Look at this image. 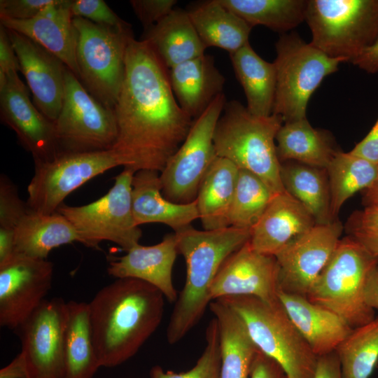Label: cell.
<instances>
[{
    "label": "cell",
    "instance_id": "obj_3",
    "mask_svg": "<svg viewBox=\"0 0 378 378\" xmlns=\"http://www.w3.org/2000/svg\"><path fill=\"white\" fill-rule=\"evenodd\" d=\"M174 234L178 253L186 261V279L166 330L170 344L181 340L201 320L211 302L210 288L220 267L250 239L251 229L199 230L191 225Z\"/></svg>",
    "mask_w": 378,
    "mask_h": 378
},
{
    "label": "cell",
    "instance_id": "obj_49",
    "mask_svg": "<svg viewBox=\"0 0 378 378\" xmlns=\"http://www.w3.org/2000/svg\"><path fill=\"white\" fill-rule=\"evenodd\" d=\"M351 63L369 74L377 73L378 38L371 46L363 50Z\"/></svg>",
    "mask_w": 378,
    "mask_h": 378
},
{
    "label": "cell",
    "instance_id": "obj_8",
    "mask_svg": "<svg viewBox=\"0 0 378 378\" xmlns=\"http://www.w3.org/2000/svg\"><path fill=\"white\" fill-rule=\"evenodd\" d=\"M275 48L276 85L272 113L284 122L307 118L311 96L343 61L328 57L295 32L282 34Z\"/></svg>",
    "mask_w": 378,
    "mask_h": 378
},
{
    "label": "cell",
    "instance_id": "obj_13",
    "mask_svg": "<svg viewBox=\"0 0 378 378\" xmlns=\"http://www.w3.org/2000/svg\"><path fill=\"white\" fill-rule=\"evenodd\" d=\"M121 166L113 150L59 154L50 161L34 162L27 204L44 215L57 211L73 191L97 176Z\"/></svg>",
    "mask_w": 378,
    "mask_h": 378
},
{
    "label": "cell",
    "instance_id": "obj_53",
    "mask_svg": "<svg viewBox=\"0 0 378 378\" xmlns=\"http://www.w3.org/2000/svg\"><path fill=\"white\" fill-rule=\"evenodd\" d=\"M351 236L372 254L378 256V233L358 229H350Z\"/></svg>",
    "mask_w": 378,
    "mask_h": 378
},
{
    "label": "cell",
    "instance_id": "obj_17",
    "mask_svg": "<svg viewBox=\"0 0 378 378\" xmlns=\"http://www.w3.org/2000/svg\"><path fill=\"white\" fill-rule=\"evenodd\" d=\"M0 118L15 132L34 162L50 161L58 155L55 122L31 102L28 89L16 71L0 79Z\"/></svg>",
    "mask_w": 378,
    "mask_h": 378
},
{
    "label": "cell",
    "instance_id": "obj_51",
    "mask_svg": "<svg viewBox=\"0 0 378 378\" xmlns=\"http://www.w3.org/2000/svg\"><path fill=\"white\" fill-rule=\"evenodd\" d=\"M15 230L0 227V264L15 254Z\"/></svg>",
    "mask_w": 378,
    "mask_h": 378
},
{
    "label": "cell",
    "instance_id": "obj_37",
    "mask_svg": "<svg viewBox=\"0 0 378 378\" xmlns=\"http://www.w3.org/2000/svg\"><path fill=\"white\" fill-rule=\"evenodd\" d=\"M335 353L342 378H370L378 363V317L353 328Z\"/></svg>",
    "mask_w": 378,
    "mask_h": 378
},
{
    "label": "cell",
    "instance_id": "obj_30",
    "mask_svg": "<svg viewBox=\"0 0 378 378\" xmlns=\"http://www.w3.org/2000/svg\"><path fill=\"white\" fill-rule=\"evenodd\" d=\"M99 368L91 334L89 304L69 301L62 378H92Z\"/></svg>",
    "mask_w": 378,
    "mask_h": 378
},
{
    "label": "cell",
    "instance_id": "obj_27",
    "mask_svg": "<svg viewBox=\"0 0 378 378\" xmlns=\"http://www.w3.org/2000/svg\"><path fill=\"white\" fill-rule=\"evenodd\" d=\"M209 309L219 331L220 378H250L254 358L259 351L241 318L220 300Z\"/></svg>",
    "mask_w": 378,
    "mask_h": 378
},
{
    "label": "cell",
    "instance_id": "obj_9",
    "mask_svg": "<svg viewBox=\"0 0 378 378\" xmlns=\"http://www.w3.org/2000/svg\"><path fill=\"white\" fill-rule=\"evenodd\" d=\"M79 80L100 103L113 109L123 83L131 28L116 29L73 18Z\"/></svg>",
    "mask_w": 378,
    "mask_h": 378
},
{
    "label": "cell",
    "instance_id": "obj_35",
    "mask_svg": "<svg viewBox=\"0 0 378 378\" xmlns=\"http://www.w3.org/2000/svg\"><path fill=\"white\" fill-rule=\"evenodd\" d=\"M333 220L344 203L360 190L368 188L378 174V164L363 158L339 150L326 169Z\"/></svg>",
    "mask_w": 378,
    "mask_h": 378
},
{
    "label": "cell",
    "instance_id": "obj_36",
    "mask_svg": "<svg viewBox=\"0 0 378 378\" xmlns=\"http://www.w3.org/2000/svg\"><path fill=\"white\" fill-rule=\"evenodd\" d=\"M251 27L262 25L284 34L306 19V0H220Z\"/></svg>",
    "mask_w": 378,
    "mask_h": 378
},
{
    "label": "cell",
    "instance_id": "obj_55",
    "mask_svg": "<svg viewBox=\"0 0 378 378\" xmlns=\"http://www.w3.org/2000/svg\"><path fill=\"white\" fill-rule=\"evenodd\" d=\"M376 368H378V363H377V367H376Z\"/></svg>",
    "mask_w": 378,
    "mask_h": 378
},
{
    "label": "cell",
    "instance_id": "obj_39",
    "mask_svg": "<svg viewBox=\"0 0 378 378\" xmlns=\"http://www.w3.org/2000/svg\"><path fill=\"white\" fill-rule=\"evenodd\" d=\"M206 344L195 365L187 372L164 371L156 365L150 371V378H220L219 331L216 319L209 323L205 332Z\"/></svg>",
    "mask_w": 378,
    "mask_h": 378
},
{
    "label": "cell",
    "instance_id": "obj_5",
    "mask_svg": "<svg viewBox=\"0 0 378 378\" xmlns=\"http://www.w3.org/2000/svg\"><path fill=\"white\" fill-rule=\"evenodd\" d=\"M242 320L258 349L276 361L288 378H313L318 356L295 326L279 300L248 295L219 299Z\"/></svg>",
    "mask_w": 378,
    "mask_h": 378
},
{
    "label": "cell",
    "instance_id": "obj_21",
    "mask_svg": "<svg viewBox=\"0 0 378 378\" xmlns=\"http://www.w3.org/2000/svg\"><path fill=\"white\" fill-rule=\"evenodd\" d=\"M178 253L175 234H166L152 246L138 244L126 254L109 262L108 274L115 279L133 278L158 288L170 302L178 298L172 271Z\"/></svg>",
    "mask_w": 378,
    "mask_h": 378
},
{
    "label": "cell",
    "instance_id": "obj_38",
    "mask_svg": "<svg viewBox=\"0 0 378 378\" xmlns=\"http://www.w3.org/2000/svg\"><path fill=\"white\" fill-rule=\"evenodd\" d=\"M274 195L255 174L239 169L230 211V226L252 229Z\"/></svg>",
    "mask_w": 378,
    "mask_h": 378
},
{
    "label": "cell",
    "instance_id": "obj_23",
    "mask_svg": "<svg viewBox=\"0 0 378 378\" xmlns=\"http://www.w3.org/2000/svg\"><path fill=\"white\" fill-rule=\"evenodd\" d=\"M279 300L317 356L335 351L353 330L340 316L307 297L279 290Z\"/></svg>",
    "mask_w": 378,
    "mask_h": 378
},
{
    "label": "cell",
    "instance_id": "obj_14",
    "mask_svg": "<svg viewBox=\"0 0 378 378\" xmlns=\"http://www.w3.org/2000/svg\"><path fill=\"white\" fill-rule=\"evenodd\" d=\"M342 230L338 220L316 225L279 251L274 255L279 290L306 297L332 255Z\"/></svg>",
    "mask_w": 378,
    "mask_h": 378
},
{
    "label": "cell",
    "instance_id": "obj_41",
    "mask_svg": "<svg viewBox=\"0 0 378 378\" xmlns=\"http://www.w3.org/2000/svg\"><path fill=\"white\" fill-rule=\"evenodd\" d=\"M69 8L74 18H83L103 27L131 28L103 0H71Z\"/></svg>",
    "mask_w": 378,
    "mask_h": 378
},
{
    "label": "cell",
    "instance_id": "obj_52",
    "mask_svg": "<svg viewBox=\"0 0 378 378\" xmlns=\"http://www.w3.org/2000/svg\"><path fill=\"white\" fill-rule=\"evenodd\" d=\"M365 300L367 304L378 310V265L370 274L365 289Z\"/></svg>",
    "mask_w": 378,
    "mask_h": 378
},
{
    "label": "cell",
    "instance_id": "obj_29",
    "mask_svg": "<svg viewBox=\"0 0 378 378\" xmlns=\"http://www.w3.org/2000/svg\"><path fill=\"white\" fill-rule=\"evenodd\" d=\"M239 170L230 160L217 156L207 171L196 197L204 230L230 226L229 215Z\"/></svg>",
    "mask_w": 378,
    "mask_h": 378
},
{
    "label": "cell",
    "instance_id": "obj_42",
    "mask_svg": "<svg viewBox=\"0 0 378 378\" xmlns=\"http://www.w3.org/2000/svg\"><path fill=\"white\" fill-rule=\"evenodd\" d=\"M176 0H132L130 4L144 29L154 26L174 8Z\"/></svg>",
    "mask_w": 378,
    "mask_h": 378
},
{
    "label": "cell",
    "instance_id": "obj_12",
    "mask_svg": "<svg viewBox=\"0 0 378 378\" xmlns=\"http://www.w3.org/2000/svg\"><path fill=\"white\" fill-rule=\"evenodd\" d=\"M225 102L224 94H219L193 120L185 140L160 173L162 192L167 200L178 204L196 200L200 184L217 157L214 134Z\"/></svg>",
    "mask_w": 378,
    "mask_h": 378
},
{
    "label": "cell",
    "instance_id": "obj_24",
    "mask_svg": "<svg viewBox=\"0 0 378 378\" xmlns=\"http://www.w3.org/2000/svg\"><path fill=\"white\" fill-rule=\"evenodd\" d=\"M132 206L136 224L162 223L174 232L191 226L199 218L196 200L178 204L167 200L162 192L160 172L140 170L132 180Z\"/></svg>",
    "mask_w": 378,
    "mask_h": 378
},
{
    "label": "cell",
    "instance_id": "obj_15",
    "mask_svg": "<svg viewBox=\"0 0 378 378\" xmlns=\"http://www.w3.org/2000/svg\"><path fill=\"white\" fill-rule=\"evenodd\" d=\"M54 267L47 259L16 253L0 264V326L16 330L43 302Z\"/></svg>",
    "mask_w": 378,
    "mask_h": 378
},
{
    "label": "cell",
    "instance_id": "obj_2",
    "mask_svg": "<svg viewBox=\"0 0 378 378\" xmlns=\"http://www.w3.org/2000/svg\"><path fill=\"white\" fill-rule=\"evenodd\" d=\"M164 295L133 278L116 279L89 304L94 347L100 367L113 368L134 356L161 323Z\"/></svg>",
    "mask_w": 378,
    "mask_h": 378
},
{
    "label": "cell",
    "instance_id": "obj_22",
    "mask_svg": "<svg viewBox=\"0 0 378 378\" xmlns=\"http://www.w3.org/2000/svg\"><path fill=\"white\" fill-rule=\"evenodd\" d=\"M316 225L308 210L285 191L273 197L251 229L248 242L255 251L274 256L293 239Z\"/></svg>",
    "mask_w": 378,
    "mask_h": 378
},
{
    "label": "cell",
    "instance_id": "obj_25",
    "mask_svg": "<svg viewBox=\"0 0 378 378\" xmlns=\"http://www.w3.org/2000/svg\"><path fill=\"white\" fill-rule=\"evenodd\" d=\"M169 76L178 104L193 120L223 93L225 78L210 55L204 54L169 69Z\"/></svg>",
    "mask_w": 378,
    "mask_h": 378
},
{
    "label": "cell",
    "instance_id": "obj_20",
    "mask_svg": "<svg viewBox=\"0 0 378 378\" xmlns=\"http://www.w3.org/2000/svg\"><path fill=\"white\" fill-rule=\"evenodd\" d=\"M71 0H55L36 17L18 20L0 16V24L37 43L59 58L79 79L77 35L70 10Z\"/></svg>",
    "mask_w": 378,
    "mask_h": 378
},
{
    "label": "cell",
    "instance_id": "obj_18",
    "mask_svg": "<svg viewBox=\"0 0 378 378\" xmlns=\"http://www.w3.org/2000/svg\"><path fill=\"white\" fill-rule=\"evenodd\" d=\"M248 241L222 264L210 288L211 301L235 295L254 296L269 302L279 300L275 256L255 251Z\"/></svg>",
    "mask_w": 378,
    "mask_h": 378
},
{
    "label": "cell",
    "instance_id": "obj_7",
    "mask_svg": "<svg viewBox=\"0 0 378 378\" xmlns=\"http://www.w3.org/2000/svg\"><path fill=\"white\" fill-rule=\"evenodd\" d=\"M305 20L312 46L351 63L378 38V0H308Z\"/></svg>",
    "mask_w": 378,
    "mask_h": 378
},
{
    "label": "cell",
    "instance_id": "obj_26",
    "mask_svg": "<svg viewBox=\"0 0 378 378\" xmlns=\"http://www.w3.org/2000/svg\"><path fill=\"white\" fill-rule=\"evenodd\" d=\"M141 40L151 47L168 69L204 55L206 49L186 10L177 8L146 29Z\"/></svg>",
    "mask_w": 378,
    "mask_h": 378
},
{
    "label": "cell",
    "instance_id": "obj_45",
    "mask_svg": "<svg viewBox=\"0 0 378 378\" xmlns=\"http://www.w3.org/2000/svg\"><path fill=\"white\" fill-rule=\"evenodd\" d=\"M250 378H288L281 365L260 350L251 367Z\"/></svg>",
    "mask_w": 378,
    "mask_h": 378
},
{
    "label": "cell",
    "instance_id": "obj_4",
    "mask_svg": "<svg viewBox=\"0 0 378 378\" xmlns=\"http://www.w3.org/2000/svg\"><path fill=\"white\" fill-rule=\"evenodd\" d=\"M222 113L214 134L216 155L255 174L274 195L285 192L276 146L282 118L254 115L236 100L225 102Z\"/></svg>",
    "mask_w": 378,
    "mask_h": 378
},
{
    "label": "cell",
    "instance_id": "obj_10",
    "mask_svg": "<svg viewBox=\"0 0 378 378\" xmlns=\"http://www.w3.org/2000/svg\"><path fill=\"white\" fill-rule=\"evenodd\" d=\"M132 171L124 169L102 197L81 206L62 204L57 210L76 230L79 242L98 248L102 241L115 243L126 252L139 244L141 230L132 206Z\"/></svg>",
    "mask_w": 378,
    "mask_h": 378
},
{
    "label": "cell",
    "instance_id": "obj_44",
    "mask_svg": "<svg viewBox=\"0 0 378 378\" xmlns=\"http://www.w3.org/2000/svg\"><path fill=\"white\" fill-rule=\"evenodd\" d=\"M20 67L7 29L0 24V79L10 71H19Z\"/></svg>",
    "mask_w": 378,
    "mask_h": 378
},
{
    "label": "cell",
    "instance_id": "obj_31",
    "mask_svg": "<svg viewBox=\"0 0 378 378\" xmlns=\"http://www.w3.org/2000/svg\"><path fill=\"white\" fill-rule=\"evenodd\" d=\"M279 161H295L326 169L339 151L328 132L314 128L307 118L286 122L276 136Z\"/></svg>",
    "mask_w": 378,
    "mask_h": 378
},
{
    "label": "cell",
    "instance_id": "obj_47",
    "mask_svg": "<svg viewBox=\"0 0 378 378\" xmlns=\"http://www.w3.org/2000/svg\"><path fill=\"white\" fill-rule=\"evenodd\" d=\"M350 229L378 233V203L365 206L362 211L351 216Z\"/></svg>",
    "mask_w": 378,
    "mask_h": 378
},
{
    "label": "cell",
    "instance_id": "obj_34",
    "mask_svg": "<svg viewBox=\"0 0 378 378\" xmlns=\"http://www.w3.org/2000/svg\"><path fill=\"white\" fill-rule=\"evenodd\" d=\"M280 175L284 190L308 210L316 225L333 221L326 169L286 161L281 163Z\"/></svg>",
    "mask_w": 378,
    "mask_h": 378
},
{
    "label": "cell",
    "instance_id": "obj_43",
    "mask_svg": "<svg viewBox=\"0 0 378 378\" xmlns=\"http://www.w3.org/2000/svg\"><path fill=\"white\" fill-rule=\"evenodd\" d=\"M55 0H1L0 16L26 20L36 17Z\"/></svg>",
    "mask_w": 378,
    "mask_h": 378
},
{
    "label": "cell",
    "instance_id": "obj_48",
    "mask_svg": "<svg viewBox=\"0 0 378 378\" xmlns=\"http://www.w3.org/2000/svg\"><path fill=\"white\" fill-rule=\"evenodd\" d=\"M313 378H342L340 363L335 351L318 356Z\"/></svg>",
    "mask_w": 378,
    "mask_h": 378
},
{
    "label": "cell",
    "instance_id": "obj_54",
    "mask_svg": "<svg viewBox=\"0 0 378 378\" xmlns=\"http://www.w3.org/2000/svg\"><path fill=\"white\" fill-rule=\"evenodd\" d=\"M365 190L363 197L365 206L378 203V174L372 185Z\"/></svg>",
    "mask_w": 378,
    "mask_h": 378
},
{
    "label": "cell",
    "instance_id": "obj_19",
    "mask_svg": "<svg viewBox=\"0 0 378 378\" xmlns=\"http://www.w3.org/2000/svg\"><path fill=\"white\" fill-rule=\"evenodd\" d=\"M36 108L55 122L62 105L66 66L57 56L28 37L7 29Z\"/></svg>",
    "mask_w": 378,
    "mask_h": 378
},
{
    "label": "cell",
    "instance_id": "obj_46",
    "mask_svg": "<svg viewBox=\"0 0 378 378\" xmlns=\"http://www.w3.org/2000/svg\"><path fill=\"white\" fill-rule=\"evenodd\" d=\"M350 153L378 164V118L368 134Z\"/></svg>",
    "mask_w": 378,
    "mask_h": 378
},
{
    "label": "cell",
    "instance_id": "obj_16",
    "mask_svg": "<svg viewBox=\"0 0 378 378\" xmlns=\"http://www.w3.org/2000/svg\"><path fill=\"white\" fill-rule=\"evenodd\" d=\"M67 302L44 300L14 331L20 337L28 378H62V346Z\"/></svg>",
    "mask_w": 378,
    "mask_h": 378
},
{
    "label": "cell",
    "instance_id": "obj_28",
    "mask_svg": "<svg viewBox=\"0 0 378 378\" xmlns=\"http://www.w3.org/2000/svg\"><path fill=\"white\" fill-rule=\"evenodd\" d=\"M186 11L206 48L216 47L232 55L249 43L253 27L220 0L195 3Z\"/></svg>",
    "mask_w": 378,
    "mask_h": 378
},
{
    "label": "cell",
    "instance_id": "obj_6",
    "mask_svg": "<svg viewBox=\"0 0 378 378\" xmlns=\"http://www.w3.org/2000/svg\"><path fill=\"white\" fill-rule=\"evenodd\" d=\"M377 265L378 256L354 237H344L306 297L340 316L351 328L363 326L375 318L365 302V289Z\"/></svg>",
    "mask_w": 378,
    "mask_h": 378
},
{
    "label": "cell",
    "instance_id": "obj_33",
    "mask_svg": "<svg viewBox=\"0 0 378 378\" xmlns=\"http://www.w3.org/2000/svg\"><path fill=\"white\" fill-rule=\"evenodd\" d=\"M15 234V252L40 259H47L57 247L79 242L72 225L57 211L44 215L30 210L17 226Z\"/></svg>",
    "mask_w": 378,
    "mask_h": 378
},
{
    "label": "cell",
    "instance_id": "obj_50",
    "mask_svg": "<svg viewBox=\"0 0 378 378\" xmlns=\"http://www.w3.org/2000/svg\"><path fill=\"white\" fill-rule=\"evenodd\" d=\"M28 377L27 363L22 351L0 370V378H28Z\"/></svg>",
    "mask_w": 378,
    "mask_h": 378
},
{
    "label": "cell",
    "instance_id": "obj_1",
    "mask_svg": "<svg viewBox=\"0 0 378 378\" xmlns=\"http://www.w3.org/2000/svg\"><path fill=\"white\" fill-rule=\"evenodd\" d=\"M118 137L113 150L124 169L160 173L187 136L193 122L173 92L169 69L144 41L133 36L125 73L113 108Z\"/></svg>",
    "mask_w": 378,
    "mask_h": 378
},
{
    "label": "cell",
    "instance_id": "obj_32",
    "mask_svg": "<svg viewBox=\"0 0 378 378\" xmlns=\"http://www.w3.org/2000/svg\"><path fill=\"white\" fill-rule=\"evenodd\" d=\"M230 56L246 97L247 110L256 116L271 115L276 85L274 62L260 57L249 43Z\"/></svg>",
    "mask_w": 378,
    "mask_h": 378
},
{
    "label": "cell",
    "instance_id": "obj_11",
    "mask_svg": "<svg viewBox=\"0 0 378 378\" xmlns=\"http://www.w3.org/2000/svg\"><path fill=\"white\" fill-rule=\"evenodd\" d=\"M54 122L58 155L111 150L117 140L113 109L97 100L68 67L62 105Z\"/></svg>",
    "mask_w": 378,
    "mask_h": 378
},
{
    "label": "cell",
    "instance_id": "obj_40",
    "mask_svg": "<svg viewBox=\"0 0 378 378\" xmlns=\"http://www.w3.org/2000/svg\"><path fill=\"white\" fill-rule=\"evenodd\" d=\"M30 211L18 194L15 184L5 174L0 176V227L15 230Z\"/></svg>",
    "mask_w": 378,
    "mask_h": 378
}]
</instances>
